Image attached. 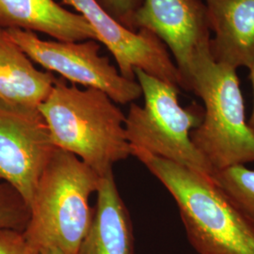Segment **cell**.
Returning <instances> with one entry per match:
<instances>
[{"label":"cell","mask_w":254,"mask_h":254,"mask_svg":"<svg viewBox=\"0 0 254 254\" xmlns=\"http://www.w3.org/2000/svg\"><path fill=\"white\" fill-rule=\"evenodd\" d=\"M39 111L56 148L74 154L100 177L132 155L126 115L104 91L82 90L59 77Z\"/></svg>","instance_id":"cell-1"},{"label":"cell","mask_w":254,"mask_h":254,"mask_svg":"<svg viewBox=\"0 0 254 254\" xmlns=\"http://www.w3.org/2000/svg\"><path fill=\"white\" fill-rule=\"evenodd\" d=\"M176 201L191 246L199 254H254V225L213 180L131 147Z\"/></svg>","instance_id":"cell-2"},{"label":"cell","mask_w":254,"mask_h":254,"mask_svg":"<svg viewBox=\"0 0 254 254\" xmlns=\"http://www.w3.org/2000/svg\"><path fill=\"white\" fill-rule=\"evenodd\" d=\"M100 178L74 154L55 150L22 232L32 254L57 248L65 254H77L91 226L94 209L90 199L97 192Z\"/></svg>","instance_id":"cell-3"},{"label":"cell","mask_w":254,"mask_h":254,"mask_svg":"<svg viewBox=\"0 0 254 254\" xmlns=\"http://www.w3.org/2000/svg\"><path fill=\"white\" fill-rule=\"evenodd\" d=\"M187 91L203 102V118L190 137L215 172L254 162V132L246 121L236 70L203 52L191 67Z\"/></svg>","instance_id":"cell-4"},{"label":"cell","mask_w":254,"mask_h":254,"mask_svg":"<svg viewBox=\"0 0 254 254\" xmlns=\"http://www.w3.org/2000/svg\"><path fill=\"white\" fill-rule=\"evenodd\" d=\"M144 105L130 104L126 115V133L131 147L180 165L211 179L215 170L191 140L192 130L199 127L203 109L196 103L183 108L179 88L136 69Z\"/></svg>","instance_id":"cell-5"},{"label":"cell","mask_w":254,"mask_h":254,"mask_svg":"<svg viewBox=\"0 0 254 254\" xmlns=\"http://www.w3.org/2000/svg\"><path fill=\"white\" fill-rule=\"evenodd\" d=\"M9 38L34 63L64 79L104 91L119 105L132 104L142 96L136 80L125 78L107 57L100 56V43L45 41L34 32L5 29Z\"/></svg>","instance_id":"cell-6"},{"label":"cell","mask_w":254,"mask_h":254,"mask_svg":"<svg viewBox=\"0 0 254 254\" xmlns=\"http://www.w3.org/2000/svg\"><path fill=\"white\" fill-rule=\"evenodd\" d=\"M81 14L94 30L97 41L113 56L120 73L136 80L139 69L162 81L181 88L179 71L163 42L147 29L132 31L112 17L95 0H61Z\"/></svg>","instance_id":"cell-7"},{"label":"cell","mask_w":254,"mask_h":254,"mask_svg":"<svg viewBox=\"0 0 254 254\" xmlns=\"http://www.w3.org/2000/svg\"><path fill=\"white\" fill-rule=\"evenodd\" d=\"M56 149L40 111L0 108V180L18 194L28 209Z\"/></svg>","instance_id":"cell-8"},{"label":"cell","mask_w":254,"mask_h":254,"mask_svg":"<svg viewBox=\"0 0 254 254\" xmlns=\"http://www.w3.org/2000/svg\"><path fill=\"white\" fill-rule=\"evenodd\" d=\"M135 30L147 29L173 55L187 90L191 67L210 50L211 30L203 0H143L134 16Z\"/></svg>","instance_id":"cell-9"},{"label":"cell","mask_w":254,"mask_h":254,"mask_svg":"<svg viewBox=\"0 0 254 254\" xmlns=\"http://www.w3.org/2000/svg\"><path fill=\"white\" fill-rule=\"evenodd\" d=\"M214 61L237 70L254 65V0H203Z\"/></svg>","instance_id":"cell-10"},{"label":"cell","mask_w":254,"mask_h":254,"mask_svg":"<svg viewBox=\"0 0 254 254\" xmlns=\"http://www.w3.org/2000/svg\"><path fill=\"white\" fill-rule=\"evenodd\" d=\"M57 77L38 70L32 61L0 28V108L39 112Z\"/></svg>","instance_id":"cell-11"},{"label":"cell","mask_w":254,"mask_h":254,"mask_svg":"<svg viewBox=\"0 0 254 254\" xmlns=\"http://www.w3.org/2000/svg\"><path fill=\"white\" fill-rule=\"evenodd\" d=\"M0 28L41 32L60 42L97 41L81 14L55 0H0Z\"/></svg>","instance_id":"cell-12"},{"label":"cell","mask_w":254,"mask_h":254,"mask_svg":"<svg viewBox=\"0 0 254 254\" xmlns=\"http://www.w3.org/2000/svg\"><path fill=\"white\" fill-rule=\"evenodd\" d=\"M91 226L77 254H134V234L113 172L101 177Z\"/></svg>","instance_id":"cell-13"},{"label":"cell","mask_w":254,"mask_h":254,"mask_svg":"<svg viewBox=\"0 0 254 254\" xmlns=\"http://www.w3.org/2000/svg\"><path fill=\"white\" fill-rule=\"evenodd\" d=\"M212 180L254 225V171L233 166L217 171Z\"/></svg>","instance_id":"cell-14"},{"label":"cell","mask_w":254,"mask_h":254,"mask_svg":"<svg viewBox=\"0 0 254 254\" xmlns=\"http://www.w3.org/2000/svg\"><path fill=\"white\" fill-rule=\"evenodd\" d=\"M29 218V209L9 185L0 184V231L23 232Z\"/></svg>","instance_id":"cell-15"},{"label":"cell","mask_w":254,"mask_h":254,"mask_svg":"<svg viewBox=\"0 0 254 254\" xmlns=\"http://www.w3.org/2000/svg\"><path fill=\"white\" fill-rule=\"evenodd\" d=\"M103 9L116 19L120 24L132 31L134 27V16L141 6L143 0H95Z\"/></svg>","instance_id":"cell-16"},{"label":"cell","mask_w":254,"mask_h":254,"mask_svg":"<svg viewBox=\"0 0 254 254\" xmlns=\"http://www.w3.org/2000/svg\"><path fill=\"white\" fill-rule=\"evenodd\" d=\"M0 254H33L27 247L22 232L0 231Z\"/></svg>","instance_id":"cell-17"},{"label":"cell","mask_w":254,"mask_h":254,"mask_svg":"<svg viewBox=\"0 0 254 254\" xmlns=\"http://www.w3.org/2000/svg\"><path fill=\"white\" fill-rule=\"evenodd\" d=\"M250 77H251V80L253 83V87H254V109H253V112H252V115H251V118L249 120L248 124H249V127H251V129L254 132V67L250 70Z\"/></svg>","instance_id":"cell-18"},{"label":"cell","mask_w":254,"mask_h":254,"mask_svg":"<svg viewBox=\"0 0 254 254\" xmlns=\"http://www.w3.org/2000/svg\"><path fill=\"white\" fill-rule=\"evenodd\" d=\"M37 254H65L64 252L60 251L57 248H46L40 251Z\"/></svg>","instance_id":"cell-19"}]
</instances>
